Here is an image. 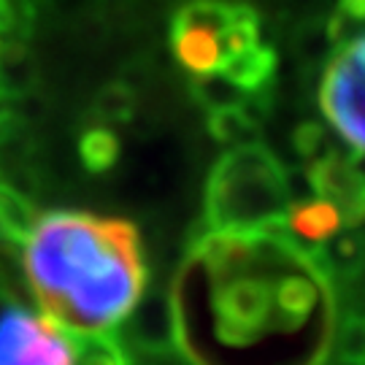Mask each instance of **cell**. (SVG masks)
I'll return each instance as SVG.
<instances>
[{"label":"cell","instance_id":"cell-1","mask_svg":"<svg viewBox=\"0 0 365 365\" xmlns=\"http://www.w3.org/2000/svg\"><path fill=\"white\" fill-rule=\"evenodd\" d=\"M22 244L41 309L76 333L114 330L144 295V252L130 222L52 211L33 222Z\"/></svg>","mask_w":365,"mask_h":365},{"label":"cell","instance_id":"cell-2","mask_svg":"<svg viewBox=\"0 0 365 365\" xmlns=\"http://www.w3.org/2000/svg\"><path fill=\"white\" fill-rule=\"evenodd\" d=\"M289 206L287 170L265 146H233L211 168L206 182V225L211 233L279 230Z\"/></svg>","mask_w":365,"mask_h":365},{"label":"cell","instance_id":"cell-3","mask_svg":"<svg viewBox=\"0 0 365 365\" xmlns=\"http://www.w3.org/2000/svg\"><path fill=\"white\" fill-rule=\"evenodd\" d=\"M257 16L247 6L222 0L187 3L173 19V52L190 73H217L233 57L260 46Z\"/></svg>","mask_w":365,"mask_h":365},{"label":"cell","instance_id":"cell-4","mask_svg":"<svg viewBox=\"0 0 365 365\" xmlns=\"http://www.w3.org/2000/svg\"><path fill=\"white\" fill-rule=\"evenodd\" d=\"M319 108L354 160H365V33L336 43L319 84Z\"/></svg>","mask_w":365,"mask_h":365},{"label":"cell","instance_id":"cell-5","mask_svg":"<svg viewBox=\"0 0 365 365\" xmlns=\"http://www.w3.org/2000/svg\"><path fill=\"white\" fill-rule=\"evenodd\" d=\"M0 365H76V330L19 303L0 309Z\"/></svg>","mask_w":365,"mask_h":365},{"label":"cell","instance_id":"cell-6","mask_svg":"<svg viewBox=\"0 0 365 365\" xmlns=\"http://www.w3.org/2000/svg\"><path fill=\"white\" fill-rule=\"evenodd\" d=\"M125 327L138 349L163 354L179 341V312L165 292H144L125 317Z\"/></svg>","mask_w":365,"mask_h":365},{"label":"cell","instance_id":"cell-7","mask_svg":"<svg viewBox=\"0 0 365 365\" xmlns=\"http://www.w3.org/2000/svg\"><path fill=\"white\" fill-rule=\"evenodd\" d=\"M284 227L295 235L298 241L317 247L327 241L330 235H336L344 227L339 209L333 203H327L325 197H309V200H295L287 211Z\"/></svg>","mask_w":365,"mask_h":365},{"label":"cell","instance_id":"cell-8","mask_svg":"<svg viewBox=\"0 0 365 365\" xmlns=\"http://www.w3.org/2000/svg\"><path fill=\"white\" fill-rule=\"evenodd\" d=\"M76 365H130L108 333H76Z\"/></svg>","mask_w":365,"mask_h":365},{"label":"cell","instance_id":"cell-9","mask_svg":"<svg viewBox=\"0 0 365 365\" xmlns=\"http://www.w3.org/2000/svg\"><path fill=\"white\" fill-rule=\"evenodd\" d=\"M78 152H81V160L90 170H106L108 165H114V160L119 155V141L117 135L106 128H92L81 135L78 141Z\"/></svg>","mask_w":365,"mask_h":365},{"label":"cell","instance_id":"cell-10","mask_svg":"<svg viewBox=\"0 0 365 365\" xmlns=\"http://www.w3.org/2000/svg\"><path fill=\"white\" fill-rule=\"evenodd\" d=\"M365 33V0H339L327 25V38L336 46L341 41Z\"/></svg>","mask_w":365,"mask_h":365},{"label":"cell","instance_id":"cell-11","mask_svg":"<svg viewBox=\"0 0 365 365\" xmlns=\"http://www.w3.org/2000/svg\"><path fill=\"white\" fill-rule=\"evenodd\" d=\"M336 352L341 360H360L365 363V319L349 317L336 330Z\"/></svg>","mask_w":365,"mask_h":365},{"label":"cell","instance_id":"cell-12","mask_svg":"<svg viewBox=\"0 0 365 365\" xmlns=\"http://www.w3.org/2000/svg\"><path fill=\"white\" fill-rule=\"evenodd\" d=\"M95 108H98V114L103 119H128L133 108V98L122 87H108L98 98Z\"/></svg>","mask_w":365,"mask_h":365},{"label":"cell","instance_id":"cell-13","mask_svg":"<svg viewBox=\"0 0 365 365\" xmlns=\"http://www.w3.org/2000/svg\"><path fill=\"white\" fill-rule=\"evenodd\" d=\"M6 289H9V279H6V271L0 268V298H6Z\"/></svg>","mask_w":365,"mask_h":365},{"label":"cell","instance_id":"cell-14","mask_svg":"<svg viewBox=\"0 0 365 365\" xmlns=\"http://www.w3.org/2000/svg\"><path fill=\"white\" fill-rule=\"evenodd\" d=\"M339 365H365V363H360V360H341L339 357Z\"/></svg>","mask_w":365,"mask_h":365}]
</instances>
